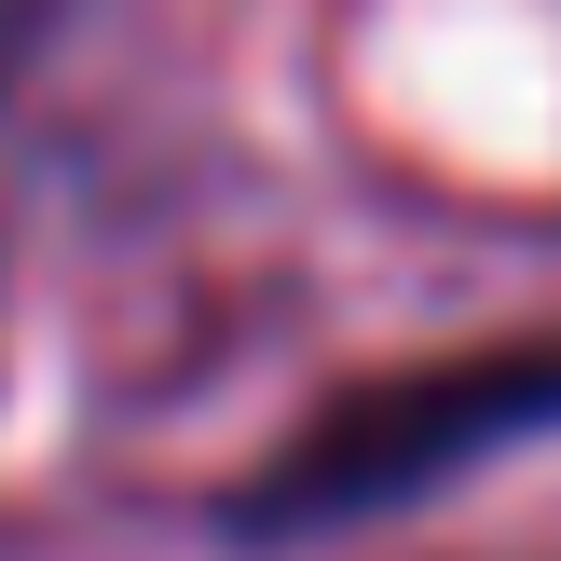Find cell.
<instances>
[{"mask_svg": "<svg viewBox=\"0 0 561 561\" xmlns=\"http://www.w3.org/2000/svg\"><path fill=\"white\" fill-rule=\"evenodd\" d=\"M520 438H561V329L411 356V370H356L329 411H301V425L219 493V535L233 548L356 535V520L425 507L438 480H466L480 453H520Z\"/></svg>", "mask_w": 561, "mask_h": 561, "instance_id": "cell-1", "label": "cell"}]
</instances>
